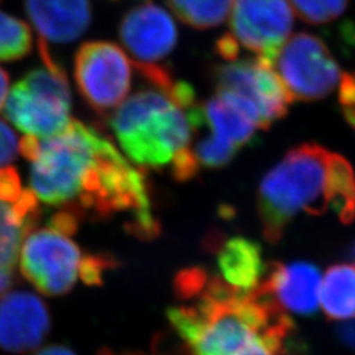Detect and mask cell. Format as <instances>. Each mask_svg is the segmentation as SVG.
I'll use <instances>...</instances> for the list:
<instances>
[{
    "instance_id": "9a60e30c",
    "label": "cell",
    "mask_w": 355,
    "mask_h": 355,
    "mask_svg": "<svg viewBox=\"0 0 355 355\" xmlns=\"http://www.w3.org/2000/svg\"><path fill=\"white\" fill-rule=\"evenodd\" d=\"M217 261L223 280L239 291L255 290L266 272L261 246L245 237L224 242Z\"/></svg>"
},
{
    "instance_id": "f1b7e54d",
    "label": "cell",
    "mask_w": 355,
    "mask_h": 355,
    "mask_svg": "<svg viewBox=\"0 0 355 355\" xmlns=\"http://www.w3.org/2000/svg\"><path fill=\"white\" fill-rule=\"evenodd\" d=\"M98 355H144L140 354V353H120V354H117V353H114L112 350H110V349H103L102 352L99 353Z\"/></svg>"
},
{
    "instance_id": "d4e9b609",
    "label": "cell",
    "mask_w": 355,
    "mask_h": 355,
    "mask_svg": "<svg viewBox=\"0 0 355 355\" xmlns=\"http://www.w3.org/2000/svg\"><path fill=\"white\" fill-rule=\"evenodd\" d=\"M19 141L10 125L0 119V167L10 165L17 157Z\"/></svg>"
},
{
    "instance_id": "8992f818",
    "label": "cell",
    "mask_w": 355,
    "mask_h": 355,
    "mask_svg": "<svg viewBox=\"0 0 355 355\" xmlns=\"http://www.w3.org/2000/svg\"><path fill=\"white\" fill-rule=\"evenodd\" d=\"M266 64L272 67L292 102L320 101L341 79V69L324 41L305 32L287 38Z\"/></svg>"
},
{
    "instance_id": "f546056e",
    "label": "cell",
    "mask_w": 355,
    "mask_h": 355,
    "mask_svg": "<svg viewBox=\"0 0 355 355\" xmlns=\"http://www.w3.org/2000/svg\"><path fill=\"white\" fill-rule=\"evenodd\" d=\"M350 255H352V258L355 261V243L352 246V249H350Z\"/></svg>"
},
{
    "instance_id": "4316f807",
    "label": "cell",
    "mask_w": 355,
    "mask_h": 355,
    "mask_svg": "<svg viewBox=\"0 0 355 355\" xmlns=\"http://www.w3.org/2000/svg\"><path fill=\"white\" fill-rule=\"evenodd\" d=\"M33 355H76L71 349L61 346V345H51L48 347H44L41 350H38L37 353Z\"/></svg>"
},
{
    "instance_id": "ffe728a7",
    "label": "cell",
    "mask_w": 355,
    "mask_h": 355,
    "mask_svg": "<svg viewBox=\"0 0 355 355\" xmlns=\"http://www.w3.org/2000/svg\"><path fill=\"white\" fill-rule=\"evenodd\" d=\"M192 148L199 168H221L237 155L240 149L228 141L207 135Z\"/></svg>"
},
{
    "instance_id": "4dcf8cb0",
    "label": "cell",
    "mask_w": 355,
    "mask_h": 355,
    "mask_svg": "<svg viewBox=\"0 0 355 355\" xmlns=\"http://www.w3.org/2000/svg\"><path fill=\"white\" fill-rule=\"evenodd\" d=\"M0 1H1V0H0Z\"/></svg>"
},
{
    "instance_id": "7a4b0ae2",
    "label": "cell",
    "mask_w": 355,
    "mask_h": 355,
    "mask_svg": "<svg viewBox=\"0 0 355 355\" xmlns=\"http://www.w3.org/2000/svg\"><path fill=\"white\" fill-rule=\"evenodd\" d=\"M257 208L267 241H279L288 224L302 212L333 211L343 224L355 220V173L350 162L318 144L291 149L266 177Z\"/></svg>"
},
{
    "instance_id": "cb8c5ba5",
    "label": "cell",
    "mask_w": 355,
    "mask_h": 355,
    "mask_svg": "<svg viewBox=\"0 0 355 355\" xmlns=\"http://www.w3.org/2000/svg\"><path fill=\"white\" fill-rule=\"evenodd\" d=\"M21 180L13 167H0V202L13 203L21 195Z\"/></svg>"
},
{
    "instance_id": "603a6c76",
    "label": "cell",
    "mask_w": 355,
    "mask_h": 355,
    "mask_svg": "<svg viewBox=\"0 0 355 355\" xmlns=\"http://www.w3.org/2000/svg\"><path fill=\"white\" fill-rule=\"evenodd\" d=\"M338 101L345 119L355 129V71L341 76Z\"/></svg>"
},
{
    "instance_id": "e0dca14e",
    "label": "cell",
    "mask_w": 355,
    "mask_h": 355,
    "mask_svg": "<svg viewBox=\"0 0 355 355\" xmlns=\"http://www.w3.org/2000/svg\"><path fill=\"white\" fill-rule=\"evenodd\" d=\"M28 233L13 214L11 203L0 202V296L12 286L20 245Z\"/></svg>"
},
{
    "instance_id": "277c9868",
    "label": "cell",
    "mask_w": 355,
    "mask_h": 355,
    "mask_svg": "<svg viewBox=\"0 0 355 355\" xmlns=\"http://www.w3.org/2000/svg\"><path fill=\"white\" fill-rule=\"evenodd\" d=\"M110 142L96 129L74 119L49 139L23 137L19 150L32 162L31 187L37 199L74 211L83 178Z\"/></svg>"
},
{
    "instance_id": "9c48e42d",
    "label": "cell",
    "mask_w": 355,
    "mask_h": 355,
    "mask_svg": "<svg viewBox=\"0 0 355 355\" xmlns=\"http://www.w3.org/2000/svg\"><path fill=\"white\" fill-rule=\"evenodd\" d=\"M19 257L24 278L48 296H60L73 288L83 259L70 236L51 225L31 230Z\"/></svg>"
},
{
    "instance_id": "d6986e66",
    "label": "cell",
    "mask_w": 355,
    "mask_h": 355,
    "mask_svg": "<svg viewBox=\"0 0 355 355\" xmlns=\"http://www.w3.org/2000/svg\"><path fill=\"white\" fill-rule=\"evenodd\" d=\"M32 48L33 36L28 24L0 11V61H19L26 57Z\"/></svg>"
},
{
    "instance_id": "83f0119b",
    "label": "cell",
    "mask_w": 355,
    "mask_h": 355,
    "mask_svg": "<svg viewBox=\"0 0 355 355\" xmlns=\"http://www.w3.org/2000/svg\"><path fill=\"white\" fill-rule=\"evenodd\" d=\"M8 86H10V76L4 69L0 67V110L4 107V103L7 99Z\"/></svg>"
},
{
    "instance_id": "4fadbf2b",
    "label": "cell",
    "mask_w": 355,
    "mask_h": 355,
    "mask_svg": "<svg viewBox=\"0 0 355 355\" xmlns=\"http://www.w3.org/2000/svg\"><path fill=\"white\" fill-rule=\"evenodd\" d=\"M320 280V270L312 263H272L257 288L282 311L308 316L318 311Z\"/></svg>"
},
{
    "instance_id": "ba28073f",
    "label": "cell",
    "mask_w": 355,
    "mask_h": 355,
    "mask_svg": "<svg viewBox=\"0 0 355 355\" xmlns=\"http://www.w3.org/2000/svg\"><path fill=\"white\" fill-rule=\"evenodd\" d=\"M76 89L89 107L108 114L125 101L132 86V62L114 42L89 41L74 58Z\"/></svg>"
},
{
    "instance_id": "7402d4cb",
    "label": "cell",
    "mask_w": 355,
    "mask_h": 355,
    "mask_svg": "<svg viewBox=\"0 0 355 355\" xmlns=\"http://www.w3.org/2000/svg\"><path fill=\"white\" fill-rule=\"evenodd\" d=\"M114 266V261L108 255L102 254H87L83 255L79 278L89 286L102 284L105 271Z\"/></svg>"
},
{
    "instance_id": "44dd1931",
    "label": "cell",
    "mask_w": 355,
    "mask_h": 355,
    "mask_svg": "<svg viewBox=\"0 0 355 355\" xmlns=\"http://www.w3.org/2000/svg\"><path fill=\"white\" fill-rule=\"evenodd\" d=\"M293 11L308 24H327L343 15L349 0H288Z\"/></svg>"
},
{
    "instance_id": "7c38bea8",
    "label": "cell",
    "mask_w": 355,
    "mask_h": 355,
    "mask_svg": "<svg viewBox=\"0 0 355 355\" xmlns=\"http://www.w3.org/2000/svg\"><path fill=\"white\" fill-rule=\"evenodd\" d=\"M51 330V315L45 303L28 291L0 296V347L24 354L37 349Z\"/></svg>"
},
{
    "instance_id": "5bb4252c",
    "label": "cell",
    "mask_w": 355,
    "mask_h": 355,
    "mask_svg": "<svg viewBox=\"0 0 355 355\" xmlns=\"http://www.w3.org/2000/svg\"><path fill=\"white\" fill-rule=\"evenodd\" d=\"M26 12L44 44L76 41L92 19L89 0H26Z\"/></svg>"
},
{
    "instance_id": "52a82bcc",
    "label": "cell",
    "mask_w": 355,
    "mask_h": 355,
    "mask_svg": "<svg viewBox=\"0 0 355 355\" xmlns=\"http://www.w3.org/2000/svg\"><path fill=\"white\" fill-rule=\"evenodd\" d=\"M216 91L225 92L239 101L253 114L257 125L271 127L283 119L292 99L270 64L259 57L232 60L217 64L214 70Z\"/></svg>"
},
{
    "instance_id": "3957f363",
    "label": "cell",
    "mask_w": 355,
    "mask_h": 355,
    "mask_svg": "<svg viewBox=\"0 0 355 355\" xmlns=\"http://www.w3.org/2000/svg\"><path fill=\"white\" fill-rule=\"evenodd\" d=\"M198 104L192 86L167 76L133 94L110 123L121 149L144 168L171 167L191 148V111Z\"/></svg>"
},
{
    "instance_id": "6da1fadb",
    "label": "cell",
    "mask_w": 355,
    "mask_h": 355,
    "mask_svg": "<svg viewBox=\"0 0 355 355\" xmlns=\"http://www.w3.org/2000/svg\"><path fill=\"white\" fill-rule=\"evenodd\" d=\"M195 303L167 318L193 355H283L293 322L265 293L239 291L208 277Z\"/></svg>"
},
{
    "instance_id": "8fae6325",
    "label": "cell",
    "mask_w": 355,
    "mask_h": 355,
    "mask_svg": "<svg viewBox=\"0 0 355 355\" xmlns=\"http://www.w3.org/2000/svg\"><path fill=\"white\" fill-rule=\"evenodd\" d=\"M119 36L135 64H159L174 51L178 29L173 17L157 4L144 3L123 17Z\"/></svg>"
},
{
    "instance_id": "484cf974",
    "label": "cell",
    "mask_w": 355,
    "mask_h": 355,
    "mask_svg": "<svg viewBox=\"0 0 355 355\" xmlns=\"http://www.w3.org/2000/svg\"><path fill=\"white\" fill-rule=\"evenodd\" d=\"M338 337L345 345L355 349V321L341 327L338 329Z\"/></svg>"
},
{
    "instance_id": "30bf717a",
    "label": "cell",
    "mask_w": 355,
    "mask_h": 355,
    "mask_svg": "<svg viewBox=\"0 0 355 355\" xmlns=\"http://www.w3.org/2000/svg\"><path fill=\"white\" fill-rule=\"evenodd\" d=\"M293 13L288 0H234L229 36L240 48L268 62L290 37Z\"/></svg>"
},
{
    "instance_id": "2e32d148",
    "label": "cell",
    "mask_w": 355,
    "mask_h": 355,
    "mask_svg": "<svg viewBox=\"0 0 355 355\" xmlns=\"http://www.w3.org/2000/svg\"><path fill=\"white\" fill-rule=\"evenodd\" d=\"M321 304L331 320L355 318V266L329 267L321 284Z\"/></svg>"
},
{
    "instance_id": "5b68a950",
    "label": "cell",
    "mask_w": 355,
    "mask_h": 355,
    "mask_svg": "<svg viewBox=\"0 0 355 355\" xmlns=\"http://www.w3.org/2000/svg\"><path fill=\"white\" fill-rule=\"evenodd\" d=\"M42 67L26 73L13 85L4 103V114L26 136L40 140L62 132L70 123L71 94L64 67L46 44L38 41Z\"/></svg>"
},
{
    "instance_id": "ac0fdd59",
    "label": "cell",
    "mask_w": 355,
    "mask_h": 355,
    "mask_svg": "<svg viewBox=\"0 0 355 355\" xmlns=\"http://www.w3.org/2000/svg\"><path fill=\"white\" fill-rule=\"evenodd\" d=\"M166 3L182 23L202 31L227 20L232 0H166Z\"/></svg>"
}]
</instances>
